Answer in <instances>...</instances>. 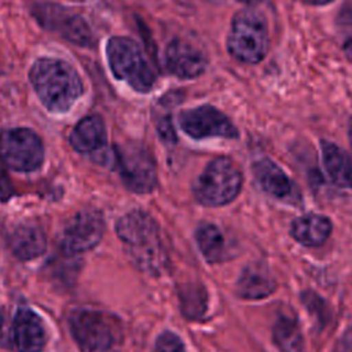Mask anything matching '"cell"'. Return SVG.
Segmentation results:
<instances>
[{
	"mask_svg": "<svg viewBox=\"0 0 352 352\" xmlns=\"http://www.w3.org/2000/svg\"><path fill=\"white\" fill-rule=\"evenodd\" d=\"M29 80L41 104L51 113H66L84 92L77 70L58 58L36 59Z\"/></svg>",
	"mask_w": 352,
	"mask_h": 352,
	"instance_id": "cell-1",
	"label": "cell"
},
{
	"mask_svg": "<svg viewBox=\"0 0 352 352\" xmlns=\"http://www.w3.org/2000/svg\"><path fill=\"white\" fill-rule=\"evenodd\" d=\"M116 230L126 253L142 271L151 275H160L164 271L166 254L160 228L148 213L132 210L118 220Z\"/></svg>",
	"mask_w": 352,
	"mask_h": 352,
	"instance_id": "cell-2",
	"label": "cell"
},
{
	"mask_svg": "<svg viewBox=\"0 0 352 352\" xmlns=\"http://www.w3.org/2000/svg\"><path fill=\"white\" fill-rule=\"evenodd\" d=\"M109 67L116 78L132 89L147 94L157 81V73L142 47L132 38L114 36L106 44Z\"/></svg>",
	"mask_w": 352,
	"mask_h": 352,
	"instance_id": "cell-3",
	"label": "cell"
},
{
	"mask_svg": "<svg viewBox=\"0 0 352 352\" xmlns=\"http://www.w3.org/2000/svg\"><path fill=\"white\" fill-rule=\"evenodd\" d=\"M270 48V32L265 18L253 10H243L234 15L227 36L230 55L248 65L261 62Z\"/></svg>",
	"mask_w": 352,
	"mask_h": 352,
	"instance_id": "cell-4",
	"label": "cell"
},
{
	"mask_svg": "<svg viewBox=\"0 0 352 352\" xmlns=\"http://www.w3.org/2000/svg\"><path fill=\"white\" fill-rule=\"evenodd\" d=\"M242 175L235 162L227 157L210 161L194 184L195 199L205 206H221L239 194Z\"/></svg>",
	"mask_w": 352,
	"mask_h": 352,
	"instance_id": "cell-5",
	"label": "cell"
},
{
	"mask_svg": "<svg viewBox=\"0 0 352 352\" xmlns=\"http://www.w3.org/2000/svg\"><path fill=\"white\" fill-rule=\"evenodd\" d=\"M70 331L82 352H109L121 336L116 318L94 309H76L69 318Z\"/></svg>",
	"mask_w": 352,
	"mask_h": 352,
	"instance_id": "cell-6",
	"label": "cell"
},
{
	"mask_svg": "<svg viewBox=\"0 0 352 352\" xmlns=\"http://www.w3.org/2000/svg\"><path fill=\"white\" fill-rule=\"evenodd\" d=\"M0 160L16 172H33L44 160V146L29 128H12L0 133Z\"/></svg>",
	"mask_w": 352,
	"mask_h": 352,
	"instance_id": "cell-7",
	"label": "cell"
},
{
	"mask_svg": "<svg viewBox=\"0 0 352 352\" xmlns=\"http://www.w3.org/2000/svg\"><path fill=\"white\" fill-rule=\"evenodd\" d=\"M32 14L45 30L56 33L76 45L91 47L94 44V34L87 21L67 7L37 3L32 7Z\"/></svg>",
	"mask_w": 352,
	"mask_h": 352,
	"instance_id": "cell-8",
	"label": "cell"
},
{
	"mask_svg": "<svg viewBox=\"0 0 352 352\" xmlns=\"http://www.w3.org/2000/svg\"><path fill=\"white\" fill-rule=\"evenodd\" d=\"M116 161L121 179L133 192H150L157 184V169L148 150L140 143L117 146Z\"/></svg>",
	"mask_w": 352,
	"mask_h": 352,
	"instance_id": "cell-9",
	"label": "cell"
},
{
	"mask_svg": "<svg viewBox=\"0 0 352 352\" xmlns=\"http://www.w3.org/2000/svg\"><path fill=\"white\" fill-rule=\"evenodd\" d=\"M104 231V220L98 209H84L74 214L60 234L59 246L65 254H80L99 243Z\"/></svg>",
	"mask_w": 352,
	"mask_h": 352,
	"instance_id": "cell-10",
	"label": "cell"
},
{
	"mask_svg": "<svg viewBox=\"0 0 352 352\" xmlns=\"http://www.w3.org/2000/svg\"><path fill=\"white\" fill-rule=\"evenodd\" d=\"M179 124L182 131L192 139H235L238 136V131L231 120L219 109L209 104L182 111Z\"/></svg>",
	"mask_w": 352,
	"mask_h": 352,
	"instance_id": "cell-11",
	"label": "cell"
},
{
	"mask_svg": "<svg viewBox=\"0 0 352 352\" xmlns=\"http://www.w3.org/2000/svg\"><path fill=\"white\" fill-rule=\"evenodd\" d=\"M8 337L16 352H41L47 344L44 322L29 308L16 311Z\"/></svg>",
	"mask_w": 352,
	"mask_h": 352,
	"instance_id": "cell-12",
	"label": "cell"
},
{
	"mask_svg": "<svg viewBox=\"0 0 352 352\" xmlns=\"http://www.w3.org/2000/svg\"><path fill=\"white\" fill-rule=\"evenodd\" d=\"M164 60L168 72L182 80L195 78L206 69L204 54L183 40H173L168 44Z\"/></svg>",
	"mask_w": 352,
	"mask_h": 352,
	"instance_id": "cell-13",
	"label": "cell"
},
{
	"mask_svg": "<svg viewBox=\"0 0 352 352\" xmlns=\"http://www.w3.org/2000/svg\"><path fill=\"white\" fill-rule=\"evenodd\" d=\"M253 173L260 187L276 199L289 204H296L300 199L298 190L292 179L270 158L256 161L253 164Z\"/></svg>",
	"mask_w": 352,
	"mask_h": 352,
	"instance_id": "cell-14",
	"label": "cell"
},
{
	"mask_svg": "<svg viewBox=\"0 0 352 352\" xmlns=\"http://www.w3.org/2000/svg\"><path fill=\"white\" fill-rule=\"evenodd\" d=\"M8 245L14 256L19 260H32L45 250V235L40 226L22 223L10 234Z\"/></svg>",
	"mask_w": 352,
	"mask_h": 352,
	"instance_id": "cell-15",
	"label": "cell"
},
{
	"mask_svg": "<svg viewBox=\"0 0 352 352\" xmlns=\"http://www.w3.org/2000/svg\"><path fill=\"white\" fill-rule=\"evenodd\" d=\"M70 146L78 153H94L106 143V128L103 120L96 116H87L77 122L69 136Z\"/></svg>",
	"mask_w": 352,
	"mask_h": 352,
	"instance_id": "cell-16",
	"label": "cell"
},
{
	"mask_svg": "<svg viewBox=\"0 0 352 352\" xmlns=\"http://www.w3.org/2000/svg\"><path fill=\"white\" fill-rule=\"evenodd\" d=\"M322 162L329 179L338 187L352 190V158L331 142L320 143Z\"/></svg>",
	"mask_w": 352,
	"mask_h": 352,
	"instance_id": "cell-17",
	"label": "cell"
},
{
	"mask_svg": "<svg viewBox=\"0 0 352 352\" xmlns=\"http://www.w3.org/2000/svg\"><path fill=\"white\" fill-rule=\"evenodd\" d=\"M275 287L276 282L270 271L263 265L252 264L242 271L236 282V294L246 300H260L272 294Z\"/></svg>",
	"mask_w": 352,
	"mask_h": 352,
	"instance_id": "cell-18",
	"label": "cell"
},
{
	"mask_svg": "<svg viewBox=\"0 0 352 352\" xmlns=\"http://www.w3.org/2000/svg\"><path fill=\"white\" fill-rule=\"evenodd\" d=\"M292 236L304 246H319L326 242L331 232V223L327 217L309 213L297 217L292 223Z\"/></svg>",
	"mask_w": 352,
	"mask_h": 352,
	"instance_id": "cell-19",
	"label": "cell"
},
{
	"mask_svg": "<svg viewBox=\"0 0 352 352\" xmlns=\"http://www.w3.org/2000/svg\"><path fill=\"white\" fill-rule=\"evenodd\" d=\"M195 239L204 257L210 261H220L226 253V239L221 231L210 223L201 224L195 231Z\"/></svg>",
	"mask_w": 352,
	"mask_h": 352,
	"instance_id": "cell-20",
	"label": "cell"
},
{
	"mask_svg": "<svg viewBox=\"0 0 352 352\" xmlns=\"http://www.w3.org/2000/svg\"><path fill=\"white\" fill-rule=\"evenodd\" d=\"M274 341L283 352H296L301 346L297 324L287 318L279 319L274 326Z\"/></svg>",
	"mask_w": 352,
	"mask_h": 352,
	"instance_id": "cell-21",
	"label": "cell"
},
{
	"mask_svg": "<svg viewBox=\"0 0 352 352\" xmlns=\"http://www.w3.org/2000/svg\"><path fill=\"white\" fill-rule=\"evenodd\" d=\"M337 29L345 54L352 59V10H342L337 18Z\"/></svg>",
	"mask_w": 352,
	"mask_h": 352,
	"instance_id": "cell-22",
	"label": "cell"
},
{
	"mask_svg": "<svg viewBox=\"0 0 352 352\" xmlns=\"http://www.w3.org/2000/svg\"><path fill=\"white\" fill-rule=\"evenodd\" d=\"M154 352H187V351L182 340L175 333L164 331L162 334L158 336L155 341Z\"/></svg>",
	"mask_w": 352,
	"mask_h": 352,
	"instance_id": "cell-23",
	"label": "cell"
},
{
	"mask_svg": "<svg viewBox=\"0 0 352 352\" xmlns=\"http://www.w3.org/2000/svg\"><path fill=\"white\" fill-rule=\"evenodd\" d=\"M157 129H158V133L160 136L164 139V140H168V142H173L175 140V131H173V126H172V121L169 120V117H164V118H160L157 121Z\"/></svg>",
	"mask_w": 352,
	"mask_h": 352,
	"instance_id": "cell-24",
	"label": "cell"
},
{
	"mask_svg": "<svg viewBox=\"0 0 352 352\" xmlns=\"http://www.w3.org/2000/svg\"><path fill=\"white\" fill-rule=\"evenodd\" d=\"M334 352H352V326H349L336 344Z\"/></svg>",
	"mask_w": 352,
	"mask_h": 352,
	"instance_id": "cell-25",
	"label": "cell"
},
{
	"mask_svg": "<svg viewBox=\"0 0 352 352\" xmlns=\"http://www.w3.org/2000/svg\"><path fill=\"white\" fill-rule=\"evenodd\" d=\"M302 1H305L307 4H311V6H324V4H329L334 0H302Z\"/></svg>",
	"mask_w": 352,
	"mask_h": 352,
	"instance_id": "cell-26",
	"label": "cell"
},
{
	"mask_svg": "<svg viewBox=\"0 0 352 352\" xmlns=\"http://www.w3.org/2000/svg\"><path fill=\"white\" fill-rule=\"evenodd\" d=\"M348 138H349V143L352 147V118L349 120V125H348Z\"/></svg>",
	"mask_w": 352,
	"mask_h": 352,
	"instance_id": "cell-27",
	"label": "cell"
},
{
	"mask_svg": "<svg viewBox=\"0 0 352 352\" xmlns=\"http://www.w3.org/2000/svg\"><path fill=\"white\" fill-rule=\"evenodd\" d=\"M236 1H241V3H243V4H248V6H253V4H257V3H260L261 0H236Z\"/></svg>",
	"mask_w": 352,
	"mask_h": 352,
	"instance_id": "cell-28",
	"label": "cell"
},
{
	"mask_svg": "<svg viewBox=\"0 0 352 352\" xmlns=\"http://www.w3.org/2000/svg\"><path fill=\"white\" fill-rule=\"evenodd\" d=\"M78 1H81V0H78Z\"/></svg>",
	"mask_w": 352,
	"mask_h": 352,
	"instance_id": "cell-29",
	"label": "cell"
}]
</instances>
